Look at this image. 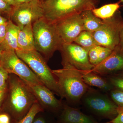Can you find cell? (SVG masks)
<instances>
[{"instance_id":"cell-1","label":"cell","mask_w":123,"mask_h":123,"mask_svg":"<svg viewBox=\"0 0 123 123\" xmlns=\"http://www.w3.org/2000/svg\"><path fill=\"white\" fill-rule=\"evenodd\" d=\"M37 102L29 85L16 75L9 74L3 111L9 113L14 121H18L25 116Z\"/></svg>"},{"instance_id":"cell-2","label":"cell","mask_w":123,"mask_h":123,"mask_svg":"<svg viewBox=\"0 0 123 123\" xmlns=\"http://www.w3.org/2000/svg\"><path fill=\"white\" fill-rule=\"evenodd\" d=\"M63 68L52 70L57 81L61 99L77 103L82 99L89 86L85 83L81 71L68 64H62Z\"/></svg>"},{"instance_id":"cell-3","label":"cell","mask_w":123,"mask_h":123,"mask_svg":"<svg viewBox=\"0 0 123 123\" xmlns=\"http://www.w3.org/2000/svg\"><path fill=\"white\" fill-rule=\"evenodd\" d=\"M99 0H44L42 1L44 18L55 23L70 15L96 8Z\"/></svg>"},{"instance_id":"cell-4","label":"cell","mask_w":123,"mask_h":123,"mask_svg":"<svg viewBox=\"0 0 123 123\" xmlns=\"http://www.w3.org/2000/svg\"><path fill=\"white\" fill-rule=\"evenodd\" d=\"M35 49L47 61L52 57L55 52L59 50L63 43L54 23L44 17L32 24Z\"/></svg>"},{"instance_id":"cell-5","label":"cell","mask_w":123,"mask_h":123,"mask_svg":"<svg viewBox=\"0 0 123 123\" xmlns=\"http://www.w3.org/2000/svg\"><path fill=\"white\" fill-rule=\"evenodd\" d=\"M15 51L18 56L29 66L42 84L61 98V94L56 79L52 70L47 64L46 60L41 54L36 50H18Z\"/></svg>"},{"instance_id":"cell-6","label":"cell","mask_w":123,"mask_h":123,"mask_svg":"<svg viewBox=\"0 0 123 123\" xmlns=\"http://www.w3.org/2000/svg\"><path fill=\"white\" fill-rule=\"evenodd\" d=\"M82 99L86 107L101 118L111 120L117 115L118 106L105 95L93 88L89 87Z\"/></svg>"},{"instance_id":"cell-7","label":"cell","mask_w":123,"mask_h":123,"mask_svg":"<svg viewBox=\"0 0 123 123\" xmlns=\"http://www.w3.org/2000/svg\"><path fill=\"white\" fill-rule=\"evenodd\" d=\"M0 66L8 74L16 75L29 85L43 84L14 50L2 51Z\"/></svg>"},{"instance_id":"cell-8","label":"cell","mask_w":123,"mask_h":123,"mask_svg":"<svg viewBox=\"0 0 123 123\" xmlns=\"http://www.w3.org/2000/svg\"><path fill=\"white\" fill-rule=\"evenodd\" d=\"M103 20V23L93 35L97 44L113 50L118 45L123 20L120 12H116L112 18Z\"/></svg>"},{"instance_id":"cell-9","label":"cell","mask_w":123,"mask_h":123,"mask_svg":"<svg viewBox=\"0 0 123 123\" xmlns=\"http://www.w3.org/2000/svg\"><path fill=\"white\" fill-rule=\"evenodd\" d=\"M43 17L44 11L42 1L32 0L13 7L10 20L21 29Z\"/></svg>"},{"instance_id":"cell-10","label":"cell","mask_w":123,"mask_h":123,"mask_svg":"<svg viewBox=\"0 0 123 123\" xmlns=\"http://www.w3.org/2000/svg\"><path fill=\"white\" fill-rule=\"evenodd\" d=\"M59 50L62 64H69L81 72L90 71L94 68L89 61L88 51L75 43H63Z\"/></svg>"},{"instance_id":"cell-11","label":"cell","mask_w":123,"mask_h":123,"mask_svg":"<svg viewBox=\"0 0 123 123\" xmlns=\"http://www.w3.org/2000/svg\"><path fill=\"white\" fill-rule=\"evenodd\" d=\"M63 43H73L84 31L80 14L70 15L54 23Z\"/></svg>"},{"instance_id":"cell-12","label":"cell","mask_w":123,"mask_h":123,"mask_svg":"<svg viewBox=\"0 0 123 123\" xmlns=\"http://www.w3.org/2000/svg\"><path fill=\"white\" fill-rule=\"evenodd\" d=\"M29 86L44 111L57 116L60 114L63 103L61 100L57 99L50 90L43 84Z\"/></svg>"},{"instance_id":"cell-13","label":"cell","mask_w":123,"mask_h":123,"mask_svg":"<svg viewBox=\"0 0 123 123\" xmlns=\"http://www.w3.org/2000/svg\"><path fill=\"white\" fill-rule=\"evenodd\" d=\"M120 70H123V55L117 47L109 57L94 66L91 71L101 76H105Z\"/></svg>"},{"instance_id":"cell-14","label":"cell","mask_w":123,"mask_h":123,"mask_svg":"<svg viewBox=\"0 0 123 123\" xmlns=\"http://www.w3.org/2000/svg\"><path fill=\"white\" fill-rule=\"evenodd\" d=\"M57 116V123H104L98 122L79 109L64 104L61 111Z\"/></svg>"},{"instance_id":"cell-15","label":"cell","mask_w":123,"mask_h":123,"mask_svg":"<svg viewBox=\"0 0 123 123\" xmlns=\"http://www.w3.org/2000/svg\"><path fill=\"white\" fill-rule=\"evenodd\" d=\"M20 30L19 27L9 20L4 39L0 44V48L2 51L11 50L16 51L19 49L18 38Z\"/></svg>"},{"instance_id":"cell-16","label":"cell","mask_w":123,"mask_h":123,"mask_svg":"<svg viewBox=\"0 0 123 123\" xmlns=\"http://www.w3.org/2000/svg\"><path fill=\"white\" fill-rule=\"evenodd\" d=\"M18 50H35L32 24H28L20 29L18 36Z\"/></svg>"},{"instance_id":"cell-17","label":"cell","mask_w":123,"mask_h":123,"mask_svg":"<svg viewBox=\"0 0 123 123\" xmlns=\"http://www.w3.org/2000/svg\"><path fill=\"white\" fill-rule=\"evenodd\" d=\"M82 73L83 80L88 86H95L106 92L111 89L112 86L110 82L98 74L91 71Z\"/></svg>"},{"instance_id":"cell-18","label":"cell","mask_w":123,"mask_h":123,"mask_svg":"<svg viewBox=\"0 0 123 123\" xmlns=\"http://www.w3.org/2000/svg\"><path fill=\"white\" fill-rule=\"evenodd\" d=\"M83 24L84 30L94 32L103 23V20L97 17L92 12V10H86L80 13Z\"/></svg>"},{"instance_id":"cell-19","label":"cell","mask_w":123,"mask_h":123,"mask_svg":"<svg viewBox=\"0 0 123 123\" xmlns=\"http://www.w3.org/2000/svg\"><path fill=\"white\" fill-rule=\"evenodd\" d=\"M120 2L111 3L104 5L98 8H95L92 11L97 17L102 20H105L112 18L120 7Z\"/></svg>"},{"instance_id":"cell-20","label":"cell","mask_w":123,"mask_h":123,"mask_svg":"<svg viewBox=\"0 0 123 123\" xmlns=\"http://www.w3.org/2000/svg\"><path fill=\"white\" fill-rule=\"evenodd\" d=\"M74 43L88 51L95 46L98 45L94 38L93 33L85 31L80 33Z\"/></svg>"},{"instance_id":"cell-21","label":"cell","mask_w":123,"mask_h":123,"mask_svg":"<svg viewBox=\"0 0 123 123\" xmlns=\"http://www.w3.org/2000/svg\"><path fill=\"white\" fill-rule=\"evenodd\" d=\"M44 111L38 102L33 104L29 112L23 118L18 121H13V123H32L35 117L38 113Z\"/></svg>"},{"instance_id":"cell-22","label":"cell","mask_w":123,"mask_h":123,"mask_svg":"<svg viewBox=\"0 0 123 123\" xmlns=\"http://www.w3.org/2000/svg\"><path fill=\"white\" fill-rule=\"evenodd\" d=\"M32 123H57L52 117L45 113L44 111L38 113Z\"/></svg>"},{"instance_id":"cell-23","label":"cell","mask_w":123,"mask_h":123,"mask_svg":"<svg viewBox=\"0 0 123 123\" xmlns=\"http://www.w3.org/2000/svg\"><path fill=\"white\" fill-rule=\"evenodd\" d=\"M97 47L100 64L110 56L113 50L108 48L99 45H97Z\"/></svg>"},{"instance_id":"cell-24","label":"cell","mask_w":123,"mask_h":123,"mask_svg":"<svg viewBox=\"0 0 123 123\" xmlns=\"http://www.w3.org/2000/svg\"><path fill=\"white\" fill-rule=\"evenodd\" d=\"M111 96L117 106L123 107V91L118 89L111 90Z\"/></svg>"},{"instance_id":"cell-25","label":"cell","mask_w":123,"mask_h":123,"mask_svg":"<svg viewBox=\"0 0 123 123\" xmlns=\"http://www.w3.org/2000/svg\"><path fill=\"white\" fill-rule=\"evenodd\" d=\"M13 7L4 0H0V14L2 15H7L9 20L12 11Z\"/></svg>"},{"instance_id":"cell-26","label":"cell","mask_w":123,"mask_h":123,"mask_svg":"<svg viewBox=\"0 0 123 123\" xmlns=\"http://www.w3.org/2000/svg\"><path fill=\"white\" fill-rule=\"evenodd\" d=\"M8 90V81L7 84L0 88V112L3 111V106Z\"/></svg>"},{"instance_id":"cell-27","label":"cell","mask_w":123,"mask_h":123,"mask_svg":"<svg viewBox=\"0 0 123 123\" xmlns=\"http://www.w3.org/2000/svg\"><path fill=\"white\" fill-rule=\"evenodd\" d=\"M110 82L117 89L123 91V77L111 78L110 79Z\"/></svg>"},{"instance_id":"cell-28","label":"cell","mask_w":123,"mask_h":123,"mask_svg":"<svg viewBox=\"0 0 123 123\" xmlns=\"http://www.w3.org/2000/svg\"><path fill=\"white\" fill-rule=\"evenodd\" d=\"M104 123H123V107L118 106L117 116L113 119Z\"/></svg>"},{"instance_id":"cell-29","label":"cell","mask_w":123,"mask_h":123,"mask_svg":"<svg viewBox=\"0 0 123 123\" xmlns=\"http://www.w3.org/2000/svg\"><path fill=\"white\" fill-rule=\"evenodd\" d=\"M9 74L0 66V88L7 84Z\"/></svg>"},{"instance_id":"cell-30","label":"cell","mask_w":123,"mask_h":123,"mask_svg":"<svg viewBox=\"0 0 123 123\" xmlns=\"http://www.w3.org/2000/svg\"><path fill=\"white\" fill-rule=\"evenodd\" d=\"M14 120L8 112L2 111L0 112V123H13Z\"/></svg>"},{"instance_id":"cell-31","label":"cell","mask_w":123,"mask_h":123,"mask_svg":"<svg viewBox=\"0 0 123 123\" xmlns=\"http://www.w3.org/2000/svg\"><path fill=\"white\" fill-rule=\"evenodd\" d=\"M8 22L6 24H0V44L2 43L4 39Z\"/></svg>"},{"instance_id":"cell-32","label":"cell","mask_w":123,"mask_h":123,"mask_svg":"<svg viewBox=\"0 0 123 123\" xmlns=\"http://www.w3.org/2000/svg\"><path fill=\"white\" fill-rule=\"evenodd\" d=\"M117 47L120 52L123 55V24L121 27L120 34L119 43Z\"/></svg>"},{"instance_id":"cell-33","label":"cell","mask_w":123,"mask_h":123,"mask_svg":"<svg viewBox=\"0 0 123 123\" xmlns=\"http://www.w3.org/2000/svg\"><path fill=\"white\" fill-rule=\"evenodd\" d=\"M8 19H7L0 14V24H6L8 22Z\"/></svg>"},{"instance_id":"cell-34","label":"cell","mask_w":123,"mask_h":123,"mask_svg":"<svg viewBox=\"0 0 123 123\" xmlns=\"http://www.w3.org/2000/svg\"><path fill=\"white\" fill-rule=\"evenodd\" d=\"M31 0H15V2H16V5L15 6L29 2Z\"/></svg>"},{"instance_id":"cell-35","label":"cell","mask_w":123,"mask_h":123,"mask_svg":"<svg viewBox=\"0 0 123 123\" xmlns=\"http://www.w3.org/2000/svg\"><path fill=\"white\" fill-rule=\"evenodd\" d=\"M4 0L12 7H14L16 5L15 0Z\"/></svg>"},{"instance_id":"cell-36","label":"cell","mask_w":123,"mask_h":123,"mask_svg":"<svg viewBox=\"0 0 123 123\" xmlns=\"http://www.w3.org/2000/svg\"><path fill=\"white\" fill-rule=\"evenodd\" d=\"M2 51L0 48V62L1 59V56H2Z\"/></svg>"},{"instance_id":"cell-37","label":"cell","mask_w":123,"mask_h":123,"mask_svg":"<svg viewBox=\"0 0 123 123\" xmlns=\"http://www.w3.org/2000/svg\"><path fill=\"white\" fill-rule=\"evenodd\" d=\"M119 2H122V3H123V0H120L119 1Z\"/></svg>"},{"instance_id":"cell-38","label":"cell","mask_w":123,"mask_h":123,"mask_svg":"<svg viewBox=\"0 0 123 123\" xmlns=\"http://www.w3.org/2000/svg\"><path fill=\"white\" fill-rule=\"evenodd\" d=\"M40 0V1H42H42H44V0Z\"/></svg>"},{"instance_id":"cell-39","label":"cell","mask_w":123,"mask_h":123,"mask_svg":"<svg viewBox=\"0 0 123 123\" xmlns=\"http://www.w3.org/2000/svg\"></svg>"}]
</instances>
